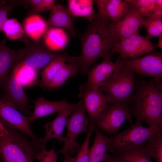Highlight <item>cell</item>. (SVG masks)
<instances>
[{
    "mask_svg": "<svg viewBox=\"0 0 162 162\" xmlns=\"http://www.w3.org/2000/svg\"><path fill=\"white\" fill-rule=\"evenodd\" d=\"M80 38L81 52L77 63L78 73L82 75L87 74L99 58L111 56V50L118 42L112 30L111 22L97 18L90 22Z\"/></svg>",
    "mask_w": 162,
    "mask_h": 162,
    "instance_id": "6da1fadb",
    "label": "cell"
},
{
    "mask_svg": "<svg viewBox=\"0 0 162 162\" xmlns=\"http://www.w3.org/2000/svg\"><path fill=\"white\" fill-rule=\"evenodd\" d=\"M153 79L137 85L129 107L131 116L150 127L162 126V81Z\"/></svg>",
    "mask_w": 162,
    "mask_h": 162,
    "instance_id": "7a4b0ae2",
    "label": "cell"
},
{
    "mask_svg": "<svg viewBox=\"0 0 162 162\" xmlns=\"http://www.w3.org/2000/svg\"><path fill=\"white\" fill-rule=\"evenodd\" d=\"M4 126L7 132H0V157L3 162H34L41 147L24 133Z\"/></svg>",
    "mask_w": 162,
    "mask_h": 162,
    "instance_id": "3957f363",
    "label": "cell"
},
{
    "mask_svg": "<svg viewBox=\"0 0 162 162\" xmlns=\"http://www.w3.org/2000/svg\"><path fill=\"white\" fill-rule=\"evenodd\" d=\"M24 42L26 46L18 50L13 67L24 66L38 72L63 54L50 50L43 41H30L25 38Z\"/></svg>",
    "mask_w": 162,
    "mask_h": 162,
    "instance_id": "277c9868",
    "label": "cell"
},
{
    "mask_svg": "<svg viewBox=\"0 0 162 162\" xmlns=\"http://www.w3.org/2000/svg\"><path fill=\"white\" fill-rule=\"evenodd\" d=\"M160 131H162V126L146 127L142 125V122L136 120L135 124L128 128L107 138V150L112 152L118 149L141 146Z\"/></svg>",
    "mask_w": 162,
    "mask_h": 162,
    "instance_id": "5b68a950",
    "label": "cell"
},
{
    "mask_svg": "<svg viewBox=\"0 0 162 162\" xmlns=\"http://www.w3.org/2000/svg\"><path fill=\"white\" fill-rule=\"evenodd\" d=\"M136 85L134 73L128 70L122 69L114 79L99 88L106 93L109 104H121L129 106Z\"/></svg>",
    "mask_w": 162,
    "mask_h": 162,
    "instance_id": "8992f818",
    "label": "cell"
},
{
    "mask_svg": "<svg viewBox=\"0 0 162 162\" xmlns=\"http://www.w3.org/2000/svg\"><path fill=\"white\" fill-rule=\"evenodd\" d=\"M86 111L82 102L68 117L66 123L67 132L64 144L57 154L63 155L68 153L72 155L76 153L80 145L76 142L78 136L82 133L87 134L88 126L91 123L89 118L86 115Z\"/></svg>",
    "mask_w": 162,
    "mask_h": 162,
    "instance_id": "52a82bcc",
    "label": "cell"
},
{
    "mask_svg": "<svg viewBox=\"0 0 162 162\" xmlns=\"http://www.w3.org/2000/svg\"><path fill=\"white\" fill-rule=\"evenodd\" d=\"M122 69L143 76L161 79L162 53L160 52L133 59L120 58L116 62Z\"/></svg>",
    "mask_w": 162,
    "mask_h": 162,
    "instance_id": "ba28073f",
    "label": "cell"
},
{
    "mask_svg": "<svg viewBox=\"0 0 162 162\" xmlns=\"http://www.w3.org/2000/svg\"><path fill=\"white\" fill-rule=\"evenodd\" d=\"M1 88L2 93L0 100L29 117L32 115L31 107L28 104V99L16 76L15 69L12 68Z\"/></svg>",
    "mask_w": 162,
    "mask_h": 162,
    "instance_id": "9c48e42d",
    "label": "cell"
},
{
    "mask_svg": "<svg viewBox=\"0 0 162 162\" xmlns=\"http://www.w3.org/2000/svg\"><path fill=\"white\" fill-rule=\"evenodd\" d=\"M129 106L121 104L109 106L92 123L102 130L112 135L116 134L125 122L128 120L132 123Z\"/></svg>",
    "mask_w": 162,
    "mask_h": 162,
    "instance_id": "30bf717a",
    "label": "cell"
},
{
    "mask_svg": "<svg viewBox=\"0 0 162 162\" xmlns=\"http://www.w3.org/2000/svg\"><path fill=\"white\" fill-rule=\"evenodd\" d=\"M154 50L150 40L138 32L117 42L110 53L119 54L120 58L133 59L153 52Z\"/></svg>",
    "mask_w": 162,
    "mask_h": 162,
    "instance_id": "8fae6325",
    "label": "cell"
},
{
    "mask_svg": "<svg viewBox=\"0 0 162 162\" xmlns=\"http://www.w3.org/2000/svg\"><path fill=\"white\" fill-rule=\"evenodd\" d=\"M78 96L89 115L91 123L109 106L106 95L99 88L92 87L86 82L80 86Z\"/></svg>",
    "mask_w": 162,
    "mask_h": 162,
    "instance_id": "7c38bea8",
    "label": "cell"
},
{
    "mask_svg": "<svg viewBox=\"0 0 162 162\" xmlns=\"http://www.w3.org/2000/svg\"><path fill=\"white\" fill-rule=\"evenodd\" d=\"M0 121L4 126L20 131L26 134L42 147L39 140H38L32 130L29 117L23 115L0 100Z\"/></svg>",
    "mask_w": 162,
    "mask_h": 162,
    "instance_id": "4fadbf2b",
    "label": "cell"
},
{
    "mask_svg": "<svg viewBox=\"0 0 162 162\" xmlns=\"http://www.w3.org/2000/svg\"><path fill=\"white\" fill-rule=\"evenodd\" d=\"M122 70L116 63L112 62L111 56L103 58L101 62L89 70L86 83L92 87L99 88L114 79Z\"/></svg>",
    "mask_w": 162,
    "mask_h": 162,
    "instance_id": "5bb4252c",
    "label": "cell"
},
{
    "mask_svg": "<svg viewBox=\"0 0 162 162\" xmlns=\"http://www.w3.org/2000/svg\"><path fill=\"white\" fill-rule=\"evenodd\" d=\"M144 18L132 6L130 5L128 12L116 22H111L113 32L118 42L139 32Z\"/></svg>",
    "mask_w": 162,
    "mask_h": 162,
    "instance_id": "9a60e30c",
    "label": "cell"
},
{
    "mask_svg": "<svg viewBox=\"0 0 162 162\" xmlns=\"http://www.w3.org/2000/svg\"><path fill=\"white\" fill-rule=\"evenodd\" d=\"M81 103L80 101L77 103L71 104L65 109L58 112L57 116L53 121L47 122L44 126L46 132L45 135L39 140L43 148H45L47 141L51 139H57L60 143L64 141V137L62 134L67 120Z\"/></svg>",
    "mask_w": 162,
    "mask_h": 162,
    "instance_id": "2e32d148",
    "label": "cell"
},
{
    "mask_svg": "<svg viewBox=\"0 0 162 162\" xmlns=\"http://www.w3.org/2000/svg\"><path fill=\"white\" fill-rule=\"evenodd\" d=\"M98 9L97 19L115 22L128 11L130 5L122 0H95L93 1Z\"/></svg>",
    "mask_w": 162,
    "mask_h": 162,
    "instance_id": "e0dca14e",
    "label": "cell"
},
{
    "mask_svg": "<svg viewBox=\"0 0 162 162\" xmlns=\"http://www.w3.org/2000/svg\"><path fill=\"white\" fill-rule=\"evenodd\" d=\"M46 22L48 29L52 27L64 28L67 29L73 37L76 34L77 32L74 27L73 17L62 5L55 4L51 10Z\"/></svg>",
    "mask_w": 162,
    "mask_h": 162,
    "instance_id": "ac0fdd59",
    "label": "cell"
},
{
    "mask_svg": "<svg viewBox=\"0 0 162 162\" xmlns=\"http://www.w3.org/2000/svg\"><path fill=\"white\" fill-rule=\"evenodd\" d=\"M71 104L66 99L52 101L46 100L43 97L38 98L34 102V110L32 115L29 117L31 122L36 119L57 113L63 110Z\"/></svg>",
    "mask_w": 162,
    "mask_h": 162,
    "instance_id": "d6986e66",
    "label": "cell"
},
{
    "mask_svg": "<svg viewBox=\"0 0 162 162\" xmlns=\"http://www.w3.org/2000/svg\"><path fill=\"white\" fill-rule=\"evenodd\" d=\"M69 40L68 34L63 28L52 27L47 30L42 41L46 47L55 52L64 50L68 44Z\"/></svg>",
    "mask_w": 162,
    "mask_h": 162,
    "instance_id": "ffe728a7",
    "label": "cell"
},
{
    "mask_svg": "<svg viewBox=\"0 0 162 162\" xmlns=\"http://www.w3.org/2000/svg\"><path fill=\"white\" fill-rule=\"evenodd\" d=\"M66 10L73 17H82L90 22L97 18L92 0H68Z\"/></svg>",
    "mask_w": 162,
    "mask_h": 162,
    "instance_id": "44dd1931",
    "label": "cell"
},
{
    "mask_svg": "<svg viewBox=\"0 0 162 162\" xmlns=\"http://www.w3.org/2000/svg\"><path fill=\"white\" fill-rule=\"evenodd\" d=\"M142 16L162 18L161 0H125Z\"/></svg>",
    "mask_w": 162,
    "mask_h": 162,
    "instance_id": "7402d4cb",
    "label": "cell"
},
{
    "mask_svg": "<svg viewBox=\"0 0 162 162\" xmlns=\"http://www.w3.org/2000/svg\"><path fill=\"white\" fill-rule=\"evenodd\" d=\"M78 56H72L63 53L55 59L44 68L41 73V80L39 85L43 87L50 82L66 63L77 62Z\"/></svg>",
    "mask_w": 162,
    "mask_h": 162,
    "instance_id": "603a6c76",
    "label": "cell"
},
{
    "mask_svg": "<svg viewBox=\"0 0 162 162\" xmlns=\"http://www.w3.org/2000/svg\"><path fill=\"white\" fill-rule=\"evenodd\" d=\"M24 30L26 34L35 41L43 37L48 29L47 22L40 15L32 14L24 22Z\"/></svg>",
    "mask_w": 162,
    "mask_h": 162,
    "instance_id": "cb8c5ba5",
    "label": "cell"
},
{
    "mask_svg": "<svg viewBox=\"0 0 162 162\" xmlns=\"http://www.w3.org/2000/svg\"><path fill=\"white\" fill-rule=\"evenodd\" d=\"M6 41L5 39L0 41V89L14 64L18 52L7 46Z\"/></svg>",
    "mask_w": 162,
    "mask_h": 162,
    "instance_id": "d4e9b609",
    "label": "cell"
},
{
    "mask_svg": "<svg viewBox=\"0 0 162 162\" xmlns=\"http://www.w3.org/2000/svg\"><path fill=\"white\" fill-rule=\"evenodd\" d=\"M112 153L123 162H152V157L141 146L118 149Z\"/></svg>",
    "mask_w": 162,
    "mask_h": 162,
    "instance_id": "484cf974",
    "label": "cell"
},
{
    "mask_svg": "<svg viewBox=\"0 0 162 162\" xmlns=\"http://www.w3.org/2000/svg\"><path fill=\"white\" fill-rule=\"evenodd\" d=\"M95 137L93 143L89 150V162L104 161L106 152V142L108 138L104 135L98 128L94 130Z\"/></svg>",
    "mask_w": 162,
    "mask_h": 162,
    "instance_id": "4316f807",
    "label": "cell"
},
{
    "mask_svg": "<svg viewBox=\"0 0 162 162\" xmlns=\"http://www.w3.org/2000/svg\"><path fill=\"white\" fill-rule=\"evenodd\" d=\"M78 73L77 62L65 63L52 79L43 88L46 89H54L60 88L69 78L72 77Z\"/></svg>",
    "mask_w": 162,
    "mask_h": 162,
    "instance_id": "83f0119b",
    "label": "cell"
},
{
    "mask_svg": "<svg viewBox=\"0 0 162 162\" xmlns=\"http://www.w3.org/2000/svg\"><path fill=\"white\" fill-rule=\"evenodd\" d=\"M162 132L155 134L141 146L156 162H162Z\"/></svg>",
    "mask_w": 162,
    "mask_h": 162,
    "instance_id": "f1b7e54d",
    "label": "cell"
},
{
    "mask_svg": "<svg viewBox=\"0 0 162 162\" xmlns=\"http://www.w3.org/2000/svg\"><path fill=\"white\" fill-rule=\"evenodd\" d=\"M2 31L11 40L19 39L25 36V32L21 24L14 18L8 19L4 24Z\"/></svg>",
    "mask_w": 162,
    "mask_h": 162,
    "instance_id": "f546056e",
    "label": "cell"
},
{
    "mask_svg": "<svg viewBox=\"0 0 162 162\" xmlns=\"http://www.w3.org/2000/svg\"><path fill=\"white\" fill-rule=\"evenodd\" d=\"M12 68L16 70V76L23 87H29L37 82L38 71L24 66Z\"/></svg>",
    "mask_w": 162,
    "mask_h": 162,
    "instance_id": "4dcf8cb0",
    "label": "cell"
},
{
    "mask_svg": "<svg viewBox=\"0 0 162 162\" xmlns=\"http://www.w3.org/2000/svg\"><path fill=\"white\" fill-rule=\"evenodd\" d=\"M142 26L145 28L149 40L162 34V18L145 17Z\"/></svg>",
    "mask_w": 162,
    "mask_h": 162,
    "instance_id": "1f68e13d",
    "label": "cell"
},
{
    "mask_svg": "<svg viewBox=\"0 0 162 162\" xmlns=\"http://www.w3.org/2000/svg\"><path fill=\"white\" fill-rule=\"evenodd\" d=\"M95 126L94 124H90L85 139L76 152V156L74 158L73 162H89V142Z\"/></svg>",
    "mask_w": 162,
    "mask_h": 162,
    "instance_id": "d6a6232c",
    "label": "cell"
},
{
    "mask_svg": "<svg viewBox=\"0 0 162 162\" xmlns=\"http://www.w3.org/2000/svg\"><path fill=\"white\" fill-rule=\"evenodd\" d=\"M55 145L48 151L43 148L37 154L35 158L40 162H56L58 158L57 152L54 151Z\"/></svg>",
    "mask_w": 162,
    "mask_h": 162,
    "instance_id": "836d02e7",
    "label": "cell"
},
{
    "mask_svg": "<svg viewBox=\"0 0 162 162\" xmlns=\"http://www.w3.org/2000/svg\"><path fill=\"white\" fill-rule=\"evenodd\" d=\"M55 1L53 0H42L35 8L29 12L30 13L35 14L49 10H51L55 5Z\"/></svg>",
    "mask_w": 162,
    "mask_h": 162,
    "instance_id": "e575fe53",
    "label": "cell"
},
{
    "mask_svg": "<svg viewBox=\"0 0 162 162\" xmlns=\"http://www.w3.org/2000/svg\"><path fill=\"white\" fill-rule=\"evenodd\" d=\"M13 4H10L7 6H0V33L2 31V26L8 19L7 15L8 13L13 8Z\"/></svg>",
    "mask_w": 162,
    "mask_h": 162,
    "instance_id": "d590c367",
    "label": "cell"
},
{
    "mask_svg": "<svg viewBox=\"0 0 162 162\" xmlns=\"http://www.w3.org/2000/svg\"><path fill=\"white\" fill-rule=\"evenodd\" d=\"M104 161L106 162H123L120 159L107 153Z\"/></svg>",
    "mask_w": 162,
    "mask_h": 162,
    "instance_id": "8d00e7d4",
    "label": "cell"
},
{
    "mask_svg": "<svg viewBox=\"0 0 162 162\" xmlns=\"http://www.w3.org/2000/svg\"><path fill=\"white\" fill-rule=\"evenodd\" d=\"M42 0H25V2L33 9L35 8L41 1Z\"/></svg>",
    "mask_w": 162,
    "mask_h": 162,
    "instance_id": "74e56055",
    "label": "cell"
},
{
    "mask_svg": "<svg viewBox=\"0 0 162 162\" xmlns=\"http://www.w3.org/2000/svg\"><path fill=\"white\" fill-rule=\"evenodd\" d=\"M64 157L63 162H73L74 158L67 153L64 155Z\"/></svg>",
    "mask_w": 162,
    "mask_h": 162,
    "instance_id": "f35d334b",
    "label": "cell"
},
{
    "mask_svg": "<svg viewBox=\"0 0 162 162\" xmlns=\"http://www.w3.org/2000/svg\"><path fill=\"white\" fill-rule=\"evenodd\" d=\"M158 41V43L156 45V46L160 48V49H162V34H160L159 36Z\"/></svg>",
    "mask_w": 162,
    "mask_h": 162,
    "instance_id": "ab89813d",
    "label": "cell"
},
{
    "mask_svg": "<svg viewBox=\"0 0 162 162\" xmlns=\"http://www.w3.org/2000/svg\"><path fill=\"white\" fill-rule=\"evenodd\" d=\"M7 129L2 124L0 121V132H7Z\"/></svg>",
    "mask_w": 162,
    "mask_h": 162,
    "instance_id": "60d3db41",
    "label": "cell"
}]
</instances>
